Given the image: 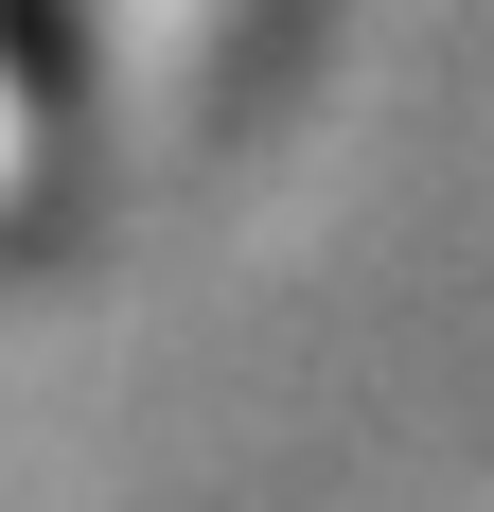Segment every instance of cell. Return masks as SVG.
I'll use <instances>...</instances> for the list:
<instances>
[{"label": "cell", "mask_w": 494, "mask_h": 512, "mask_svg": "<svg viewBox=\"0 0 494 512\" xmlns=\"http://www.w3.org/2000/svg\"><path fill=\"white\" fill-rule=\"evenodd\" d=\"M0 177H18V89H0Z\"/></svg>", "instance_id": "obj_1"}]
</instances>
